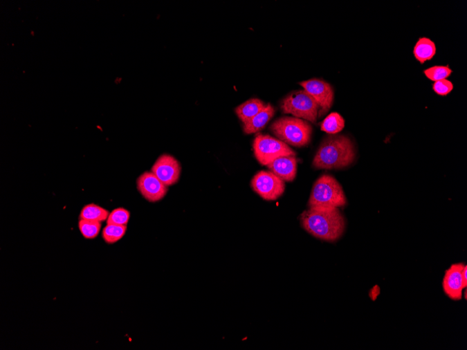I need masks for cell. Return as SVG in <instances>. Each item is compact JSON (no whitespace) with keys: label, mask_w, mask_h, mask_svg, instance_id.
<instances>
[{"label":"cell","mask_w":467,"mask_h":350,"mask_svg":"<svg viewBox=\"0 0 467 350\" xmlns=\"http://www.w3.org/2000/svg\"><path fill=\"white\" fill-rule=\"evenodd\" d=\"M356 153L351 140L346 136H331L320 146L313 162L318 169H342L353 163Z\"/></svg>","instance_id":"obj_2"},{"label":"cell","mask_w":467,"mask_h":350,"mask_svg":"<svg viewBox=\"0 0 467 350\" xmlns=\"http://www.w3.org/2000/svg\"><path fill=\"white\" fill-rule=\"evenodd\" d=\"M130 218V214L127 210L118 208L113 210L107 220V224L127 226Z\"/></svg>","instance_id":"obj_21"},{"label":"cell","mask_w":467,"mask_h":350,"mask_svg":"<svg viewBox=\"0 0 467 350\" xmlns=\"http://www.w3.org/2000/svg\"><path fill=\"white\" fill-rule=\"evenodd\" d=\"M271 131L285 144L302 147L311 141L312 127L302 119L283 117L272 125Z\"/></svg>","instance_id":"obj_3"},{"label":"cell","mask_w":467,"mask_h":350,"mask_svg":"<svg viewBox=\"0 0 467 350\" xmlns=\"http://www.w3.org/2000/svg\"><path fill=\"white\" fill-rule=\"evenodd\" d=\"M102 224L99 222L87 221L80 219L79 222V228L83 235L86 239H95L101 230Z\"/></svg>","instance_id":"obj_19"},{"label":"cell","mask_w":467,"mask_h":350,"mask_svg":"<svg viewBox=\"0 0 467 350\" xmlns=\"http://www.w3.org/2000/svg\"><path fill=\"white\" fill-rule=\"evenodd\" d=\"M181 171L179 163L169 155L161 156L152 169V172L167 187L178 182Z\"/></svg>","instance_id":"obj_10"},{"label":"cell","mask_w":467,"mask_h":350,"mask_svg":"<svg viewBox=\"0 0 467 350\" xmlns=\"http://www.w3.org/2000/svg\"><path fill=\"white\" fill-rule=\"evenodd\" d=\"M109 213L105 208L95 203L85 205L81 212L80 219L102 223L107 220Z\"/></svg>","instance_id":"obj_16"},{"label":"cell","mask_w":467,"mask_h":350,"mask_svg":"<svg viewBox=\"0 0 467 350\" xmlns=\"http://www.w3.org/2000/svg\"><path fill=\"white\" fill-rule=\"evenodd\" d=\"M300 85L318 104L320 116L329 111L333 101V91L328 83L313 79L301 82Z\"/></svg>","instance_id":"obj_8"},{"label":"cell","mask_w":467,"mask_h":350,"mask_svg":"<svg viewBox=\"0 0 467 350\" xmlns=\"http://www.w3.org/2000/svg\"><path fill=\"white\" fill-rule=\"evenodd\" d=\"M127 226L107 224L102 232V238L108 244H113L125 236Z\"/></svg>","instance_id":"obj_18"},{"label":"cell","mask_w":467,"mask_h":350,"mask_svg":"<svg viewBox=\"0 0 467 350\" xmlns=\"http://www.w3.org/2000/svg\"><path fill=\"white\" fill-rule=\"evenodd\" d=\"M266 105L258 99H250L235 109L237 116L246 123L265 108Z\"/></svg>","instance_id":"obj_14"},{"label":"cell","mask_w":467,"mask_h":350,"mask_svg":"<svg viewBox=\"0 0 467 350\" xmlns=\"http://www.w3.org/2000/svg\"><path fill=\"white\" fill-rule=\"evenodd\" d=\"M433 90L439 95L446 96L453 90V84L447 80L438 81L434 84Z\"/></svg>","instance_id":"obj_22"},{"label":"cell","mask_w":467,"mask_h":350,"mask_svg":"<svg viewBox=\"0 0 467 350\" xmlns=\"http://www.w3.org/2000/svg\"><path fill=\"white\" fill-rule=\"evenodd\" d=\"M275 113L274 107L268 104L265 108L251 118L249 121L244 123V131L250 134L259 131L263 129L271 120Z\"/></svg>","instance_id":"obj_13"},{"label":"cell","mask_w":467,"mask_h":350,"mask_svg":"<svg viewBox=\"0 0 467 350\" xmlns=\"http://www.w3.org/2000/svg\"><path fill=\"white\" fill-rule=\"evenodd\" d=\"M436 52L435 44L426 37L420 38L414 49V56L421 64H424L426 61L432 59Z\"/></svg>","instance_id":"obj_15"},{"label":"cell","mask_w":467,"mask_h":350,"mask_svg":"<svg viewBox=\"0 0 467 350\" xmlns=\"http://www.w3.org/2000/svg\"><path fill=\"white\" fill-rule=\"evenodd\" d=\"M268 169L284 181H293L297 174V159L295 156L281 157L270 165Z\"/></svg>","instance_id":"obj_12"},{"label":"cell","mask_w":467,"mask_h":350,"mask_svg":"<svg viewBox=\"0 0 467 350\" xmlns=\"http://www.w3.org/2000/svg\"><path fill=\"white\" fill-rule=\"evenodd\" d=\"M345 126L343 117L338 113H331L322 122L321 129L328 133H337Z\"/></svg>","instance_id":"obj_17"},{"label":"cell","mask_w":467,"mask_h":350,"mask_svg":"<svg viewBox=\"0 0 467 350\" xmlns=\"http://www.w3.org/2000/svg\"><path fill=\"white\" fill-rule=\"evenodd\" d=\"M464 267V264L461 263L455 264L446 271L443 288L445 294L452 300H460L464 289L467 287L462 275Z\"/></svg>","instance_id":"obj_9"},{"label":"cell","mask_w":467,"mask_h":350,"mask_svg":"<svg viewBox=\"0 0 467 350\" xmlns=\"http://www.w3.org/2000/svg\"><path fill=\"white\" fill-rule=\"evenodd\" d=\"M253 149L257 161L265 166L279 158L295 156V151L286 144L269 135H257L253 142Z\"/></svg>","instance_id":"obj_5"},{"label":"cell","mask_w":467,"mask_h":350,"mask_svg":"<svg viewBox=\"0 0 467 350\" xmlns=\"http://www.w3.org/2000/svg\"><path fill=\"white\" fill-rule=\"evenodd\" d=\"M138 189L141 194L149 201L154 203L162 200L167 194L168 189L153 172H145L137 181Z\"/></svg>","instance_id":"obj_11"},{"label":"cell","mask_w":467,"mask_h":350,"mask_svg":"<svg viewBox=\"0 0 467 350\" xmlns=\"http://www.w3.org/2000/svg\"><path fill=\"white\" fill-rule=\"evenodd\" d=\"M251 187L266 201L277 200L285 191L284 181L271 172L257 173L252 179Z\"/></svg>","instance_id":"obj_7"},{"label":"cell","mask_w":467,"mask_h":350,"mask_svg":"<svg viewBox=\"0 0 467 350\" xmlns=\"http://www.w3.org/2000/svg\"><path fill=\"white\" fill-rule=\"evenodd\" d=\"M347 204V198L339 182L329 175H323L315 183L309 206L340 208Z\"/></svg>","instance_id":"obj_4"},{"label":"cell","mask_w":467,"mask_h":350,"mask_svg":"<svg viewBox=\"0 0 467 350\" xmlns=\"http://www.w3.org/2000/svg\"><path fill=\"white\" fill-rule=\"evenodd\" d=\"M452 73V69L448 66H434L424 71L425 76L434 82L446 80Z\"/></svg>","instance_id":"obj_20"},{"label":"cell","mask_w":467,"mask_h":350,"mask_svg":"<svg viewBox=\"0 0 467 350\" xmlns=\"http://www.w3.org/2000/svg\"><path fill=\"white\" fill-rule=\"evenodd\" d=\"M282 109L284 113L292 114L297 118L315 123L319 106L308 93L299 91L291 93L284 100Z\"/></svg>","instance_id":"obj_6"},{"label":"cell","mask_w":467,"mask_h":350,"mask_svg":"<svg viewBox=\"0 0 467 350\" xmlns=\"http://www.w3.org/2000/svg\"><path fill=\"white\" fill-rule=\"evenodd\" d=\"M303 228L314 237L329 242L339 239L346 223L338 208L313 207L301 216Z\"/></svg>","instance_id":"obj_1"}]
</instances>
